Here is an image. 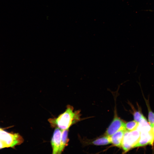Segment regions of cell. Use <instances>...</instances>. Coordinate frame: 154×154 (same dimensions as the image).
<instances>
[{
  "mask_svg": "<svg viewBox=\"0 0 154 154\" xmlns=\"http://www.w3.org/2000/svg\"><path fill=\"white\" fill-rule=\"evenodd\" d=\"M65 111L57 117L48 119L52 127L58 128L61 130L69 129L72 125L80 121V111H74L73 107L70 105H67Z\"/></svg>",
  "mask_w": 154,
  "mask_h": 154,
  "instance_id": "1",
  "label": "cell"
},
{
  "mask_svg": "<svg viewBox=\"0 0 154 154\" xmlns=\"http://www.w3.org/2000/svg\"><path fill=\"white\" fill-rule=\"evenodd\" d=\"M140 132L137 129L132 131L125 130L122 141L121 147L126 153L133 148L137 143Z\"/></svg>",
  "mask_w": 154,
  "mask_h": 154,
  "instance_id": "2",
  "label": "cell"
},
{
  "mask_svg": "<svg viewBox=\"0 0 154 154\" xmlns=\"http://www.w3.org/2000/svg\"><path fill=\"white\" fill-rule=\"evenodd\" d=\"M0 139L5 147H14L23 143L24 139L18 133H8L2 129H0Z\"/></svg>",
  "mask_w": 154,
  "mask_h": 154,
  "instance_id": "3",
  "label": "cell"
},
{
  "mask_svg": "<svg viewBox=\"0 0 154 154\" xmlns=\"http://www.w3.org/2000/svg\"><path fill=\"white\" fill-rule=\"evenodd\" d=\"M62 130L58 128H55L52 136L51 144L52 149V153L61 154Z\"/></svg>",
  "mask_w": 154,
  "mask_h": 154,
  "instance_id": "4",
  "label": "cell"
},
{
  "mask_svg": "<svg viewBox=\"0 0 154 154\" xmlns=\"http://www.w3.org/2000/svg\"><path fill=\"white\" fill-rule=\"evenodd\" d=\"M125 123L122 120L116 116L107 129L105 135L111 136L118 131L121 129H125Z\"/></svg>",
  "mask_w": 154,
  "mask_h": 154,
  "instance_id": "5",
  "label": "cell"
},
{
  "mask_svg": "<svg viewBox=\"0 0 154 154\" xmlns=\"http://www.w3.org/2000/svg\"><path fill=\"white\" fill-rule=\"evenodd\" d=\"M140 132V138L135 147H143L148 145L153 147L154 142V135L152 129L149 132Z\"/></svg>",
  "mask_w": 154,
  "mask_h": 154,
  "instance_id": "6",
  "label": "cell"
},
{
  "mask_svg": "<svg viewBox=\"0 0 154 154\" xmlns=\"http://www.w3.org/2000/svg\"><path fill=\"white\" fill-rule=\"evenodd\" d=\"M125 129H121L110 136L111 143L118 147H121Z\"/></svg>",
  "mask_w": 154,
  "mask_h": 154,
  "instance_id": "7",
  "label": "cell"
},
{
  "mask_svg": "<svg viewBox=\"0 0 154 154\" xmlns=\"http://www.w3.org/2000/svg\"><path fill=\"white\" fill-rule=\"evenodd\" d=\"M138 123L137 129L140 132H149L152 129L149 122L144 116Z\"/></svg>",
  "mask_w": 154,
  "mask_h": 154,
  "instance_id": "8",
  "label": "cell"
},
{
  "mask_svg": "<svg viewBox=\"0 0 154 154\" xmlns=\"http://www.w3.org/2000/svg\"><path fill=\"white\" fill-rule=\"evenodd\" d=\"M92 143L96 145H105L111 143L110 136L105 135L93 141Z\"/></svg>",
  "mask_w": 154,
  "mask_h": 154,
  "instance_id": "9",
  "label": "cell"
},
{
  "mask_svg": "<svg viewBox=\"0 0 154 154\" xmlns=\"http://www.w3.org/2000/svg\"><path fill=\"white\" fill-rule=\"evenodd\" d=\"M69 129L62 130L61 151L62 152L65 147L68 144L69 139L68 138Z\"/></svg>",
  "mask_w": 154,
  "mask_h": 154,
  "instance_id": "10",
  "label": "cell"
},
{
  "mask_svg": "<svg viewBox=\"0 0 154 154\" xmlns=\"http://www.w3.org/2000/svg\"><path fill=\"white\" fill-rule=\"evenodd\" d=\"M148 109V119L149 123L151 127L153 128L154 127V113L151 110L149 105L148 100H145Z\"/></svg>",
  "mask_w": 154,
  "mask_h": 154,
  "instance_id": "11",
  "label": "cell"
},
{
  "mask_svg": "<svg viewBox=\"0 0 154 154\" xmlns=\"http://www.w3.org/2000/svg\"><path fill=\"white\" fill-rule=\"evenodd\" d=\"M138 123L135 120L131 121L125 124V128L126 130L132 131L136 129L138 125Z\"/></svg>",
  "mask_w": 154,
  "mask_h": 154,
  "instance_id": "12",
  "label": "cell"
},
{
  "mask_svg": "<svg viewBox=\"0 0 154 154\" xmlns=\"http://www.w3.org/2000/svg\"><path fill=\"white\" fill-rule=\"evenodd\" d=\"M134 120L139 123L144 117L140 111H136L133 114Z\"/></svg>",
  "mask_w": 154,
  "mask_h": 154,
  "instance_id": "13",
  "label": "cell"
},
{
  "mask_svg": "<svg viewBox=\"0 0 154 154\" xmlns=\"http://www.w3.org/2000/svg\"><path fill=\"white\" fill-rule=\"evenodd\" d=\"M5 147V145L2 141L0 139V149Z\"/></svg>",
  "mask_w": 154,
  "mask_h": 154,
  "instance_id": "14",
  "label": "cell"
},
{
  "mask_svg": "<svg viewBox=\"0 0 154 154\" xmlns=\"http://www.w3.org/2000/svg\"><path fill=\"white\" fill-rule=\"evenodd\" d=\"M152 131H153V133L154 134V127L152 128Z\"/></svg>",
  "mask_w": 154,
  "mask_h": 154,
  "instance_id": "15",
  "label": "cell"
},
{
  "mask_svg": "<svg viewBox=\"0 0 154 154\" xmlns=\"http://www.w3.org/2000/svg\"><path fill=\"white\" fill-rule=\"evenodd\" d=\"M2 129V128H0V129Z\"/></svg>",
  "mask_w": 154,
  "mask_h": 154,
  "instance_id": "16",
  "label": "cell"
}]
</instances>
